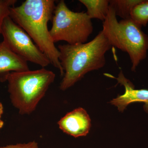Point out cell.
<instances>
[{
	"instance_id": "9c48e42d",
	"label": "cell",
	"mask_w": 148,
	"mask_h": 148,
	"mask_svg": "<svg viewBox=\"0 0 148 148\" xmlns=\"http://www.w3.org/2000/svg\"><path fill=\"white\" fill-rule=\"evenodd\" d=\"M27 61L16 55L3 41L0 43V82L7 80L11 72L29 71Z\"/></svg>"
},
{
	"instance_id": "5bb4252c",
	"label": "cell",
	"mask_w": 148,
	"mask_h": 148,
	"mask_svg": "<svg viewBox=\"0 0 148 148\" xmlns=\"http://www.w3.org/2000/svg\"><path fill=\"white\" fill-rule=\"evenodd\" d=\"M0 148H38V143L35 141L27 144H18L14 145H9Z\"/></svg>"
},
{
	"instance_id": "6da1fadb",
	"label": "cell",
	"mask_w": 148,
	"mask_h": 148,
	"mask_svg": "<svg viewBox=\"0 0 148 148\" xmlns=\"http://www.w3.org/2000/svg\"><path fill=\"white\" fill-rule=\"evenodd\" d=\"M56 5L54 0H26L18 6L11 8L9 16L21 27L58 69L64 73L59 61V50L51 37L48 23L51 20Z\"/></svg>"
},
{
	"instance_id": "277c9868",
	"label": "cell",
	"mask_w": 148,
	"mask_h": 148,
	"mask_svg": "<svg viewBox=\"0 0 148 148\" xmlns=\"http://www.w3.org/2000/svg\"><path fill=\"white\" fill-rule=\"evenodd\" d=\"M103 28L102 31L112 46L128 54L131 70L135 71L140 62L146 58L148 49V36L142 27L130 18L118 21L114 9L110 5Z\"/></svg>"
},
{
	"instance_id": "ba28073f",
	"label": "cell",
	"mask_w": 148,
	"mask_h": 148,
	"mask_svg": "<svg viewBox=\"0 0 148 148\" xmlns=\"http://www.w3.org/2000/svg\"><path fill=\"white\" fill-rule=\"evenodd\" d=\"M116 79L118 82L124 86L125 92L122 95H118L110 103L117 107L119 112H123L131 103L143 102L145 103L144 110L148 113V90L135 89L132 83L125 77L122 71Z\"/></svg>"
},
{
	"instance_id": "7a4b0ae2",
	"label": "cell",
	"mask_w": 148,
	"mask_h": 148,
	"mask_svg": "<svg viewBox=\"0 0 148 148\" xmlns=\"http://www.w3.org/2000/svg\"><path fill=\"white\" fill-rule=\"evenodd\" d=\"M112 47L102 31L89 42L58 45L59 61L64 73L60 89L67 90L88 72L103 68L106 53Z\"/></svg>"
},
{
	"instance_id": "8fae6325",
	"label": "cell",
	"mask_w": 148,
	"mask_h": 148,
	"mask_svg": "<svg viewBox=\"0 0 148 148\" xmlns=\"http://www.w3.org/2000/svg\"><path fill=\"white\" fill-rule=\"evenodd\" d=\"M142 0H110V5L114 9L116 16L122 19L130 18V13L135 5Z\"/></svg>"
},
{
	"instance_id": "52a82bcc",
	"label": "cell",
	"mask_w": 148,
	"mask_h": 148,
	"mask_svg": "<svg viewBox=\"0 0 148 148\" xmlns=\"http://www.w3.org/2000/svg\"><path fill=\"white\" fill-rule=\"evenodd\" d=\"M63 132L74 138L86 136L91 127V119L86 110L82 108L66 114L58 122Z\"/></svg>"
},
{
	"instance_id": "4fadbf2b",
	"label": "cell",
	"mask_w": 148,
	"mask_h": 148,
	"mask_svg": "<svg viewBox=\"0 0 148 148\" xmlns=\"http://www.w3.org/2000/svg\"><path fill=\"white\" fill-rule=\"evenodd\" d=\"M16 0H0V35L4 21L6 17L9 16L11 8L14 6Z\"/></svg>"
},
{
	"instance_id": "8992f818",
	"label": "cell",
	"mask_w": 148,
	"mask_h": 148,
	"mask_svg": "<svg viewBox=\"0 0 148 148\" xmlns=\"http://www.w3.org/2000/svg\"><path fill=\"white\" fill-rule=\"evenodd\" d=\"M1 35L3 41L9 48L27 62L30 61L44 68L51 64L46 55L9 16L4 21Z\"/></svg>"
},
{
	"instance_id": "5b68a950",
	"label": "cell",
	"mask_w": 148,
	"mask_h": 148,
	"mask_svg": "<svg viewBox=\"0 0 148 148\" xmlns=\"http://www.w3.org/2000/svg\"><path fill=\"white\" fill-rule=\"evenodd\" d=\"M51 21L49 33L54 43L61 41L69 45L84 43L93 32L91 19L86 12L71 10L64 0L56 6Z\"/></svg>"
},
{
	"instance_id": "9a60e30c",
	"label": "cell",
	"mask_w": 148,
	"mask_h": 148,
	"mask_svg": "<svg viewBox=\"0 0 148 148\" xmlns=\"http://www.w3.org/2000/svg\"><path fill=\"white\" fill-rule=\"evenodd\" d=\"M3 113V108L2 104L0 102V130L2 128L4 125L3 121L1 119Z\"/></svg>"
},
{
	"instance_id": "7c38bea8",
	"label": "cell",
	"mask_w": 148,
	"mask_h": 148,
	"mask_svg": "<svg viewBox=\"0 0 148 148\" xmlns=\"http://www.w3.org/2000/svg\"><path fill=\"white\" fill-rule=\"evenodd\" d=\"M130 18L140 27H145L148 22V1H143L132 9Z\"/></svg>"
},
{
	"instance_id": "3957f363",
	"label": "cell",
	"mask_w": 148,
	"mask_h": 148,
	"mask_svg": "<svg viewBox=\"0 0 148 148\" xmlns=\"http://www.w3.org/2000/svg\"><path fill=\"white\" fill-rule=\"evenodd\" d=\"M55 77L53 72L44 68L10 74L8 91L12 105L20 114H30L35 111Z\"/></svg>"
},
{
	"instance_id": "30bf717a",
	"label": "cell",
	"mask_w": 148,
	"mask_h": 148,
	"mask_svg": "<svg viewBox=\"0 0 148 148\" xmlns=\"http://www.w3.org/2000/svg\"><path fill=\"white\" fill-rule=\"evenodd\" d=\"M87 9V15L90 19L96 18L104 21L108 12V0H79Z\"/></svg>"
}]
</instances>
